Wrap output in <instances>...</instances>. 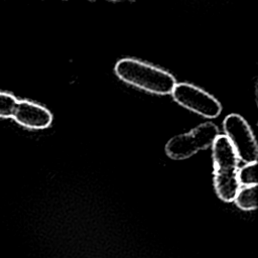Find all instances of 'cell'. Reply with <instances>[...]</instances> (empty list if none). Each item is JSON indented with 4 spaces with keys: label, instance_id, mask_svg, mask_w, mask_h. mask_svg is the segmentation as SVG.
<instances>
[{
    "label": "cell",
    "instance_id": "obj_1",
    "mask_svg": "<svg viewBox=\"0 0 258 258\" xmlns=\"http://www.w3.org/2000/svg\"><path fill=\"white\" fill-rule=\"evenodd\" d=\"M115 73L123 82L156 95L171 94L176 84L169 73L133 58L120 59Z\"/></svg>",
    "mask_w": 258,
    "mask_h": 258
},
{
    "label": "cell",
    "instance_id": "obj_2",
    "mask_svg": "<svg viewBox=\"0 0 258 258\" xmlns=\"http://www.w3.org/2000/svg\"><path fill=\"white\" fill-rule=\"evenodd\" d=\"M212 146L216 192L222 201L233 202L240 188L236 152L225 135H218Z\"/></svg>",
    "mask_w": 258,
    "mask_h": 258
},
{
    "label": "cell",
    "instance_id": "obj_3",
    "mask_svg": "<svg viewBox=\"0 0 258 258\" xmlns=\"http://www.w3.org/2000/svg\"><path fill=\"white\" fill-rule=\"evenodd\" d=\"M218 134L219 130L215 124L211 122L201 124L189 133L176 135L169 139L165 145V152L174 160L186 159L198 151L212 146Z\"/></svg>",
    "mask_w": 258,
    "mask_h": 258
},
{
    "label": "cell",
    "instance_id": "obj_4",
    "mask_svg": "<svg viewBox=\"0 0 258 258\" xmlns=\"http://www.w3.org/2000/svg\"><path fill=\"white\" fill-rule=\"evenodd\" d=\"M226 137L231 142L237 158L247 163L256 162L258 147L255 136L243 117L238 114L228 115L223 123Z\"/></svg>",
    "mask_w": 258,
    "mask_h": 258
},
{
    "label": "cell",
    "instance_id": "obj_5",
    "mask_svg": "<svg viewBox=\"0 0 258 258\" xmlns=\"http://www.w3.org/2000/svg\"><path fill=\"white\" fill-rule=\"evenodd\" d=\"M171 94L177 104L203 117L216 118L222 111L221 104L213 96L194 85L175 84Z\"/></svg>",
    "mask_w": 258,
    "mask_h": 258
},
{
    "label": "cell",
    "instance_id": "obj_6",
    "mask_svg": "<svg viewBox=\"0 0 258 258\" xmlns=\"http://www.w3.org/2000/svg\"><path fill=\"white\" fill-rule=\"evenodd\" d=\"M12 118L29 129H44L52 121V115L46 108L25 100L17 102Z\"/></svg>",
    "mask_w": 258,
    "mask_h": 258
},
{
    "label": "cell",
    "instance_id": "obj_7",
    "mask_svg": "<svg viewBox=\"0 0 258 258\" xmlns=\"http://www.w3.org/2000/svg\"><path fill=\"white\" fill-rule=\"evenodd\" d=\"M235 204L244 211H253L257 208V184L239 188L235 199Z\"/></svg>",
    "mask_w": 258,
    "mask_h": 258
},
{
    "label": "cell",
    "instance_id": "obj_8",
    "mask_svg": "<svg viewBox=\"0 0 258 258\" xmlns=\"http://www.w3.org/2000/svg\"><path fill=\"white\" fill-rule=\"evenodd\" d=\"M256 162L247 163L244 165L238 172L237 177L239 184H242L244 186L248 185H255L257 184V173H256Z\"/></svg>",
    "mask_w": 258,
    "mask_h": 258
},
{
    "label": "cell",
    "instance_id": "obj_9",
    "mask_svg": "<svg viewBox=\"0 0 258 258\" xmlns=\"http://www.w3.org/2000/svg\"><path fill=\"white\" fill-rule=\"evenodd\" d=\"M17 102L13 95L0 92V118L12 117Z\"/></svg>",
    "mask_w": 258,
    "mask_h": 258
}]
</instances>
